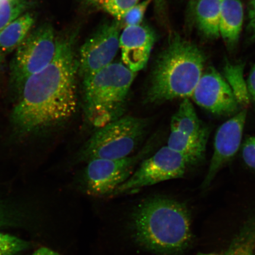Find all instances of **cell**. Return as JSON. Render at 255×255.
<instances>
[{"label":"cell","instance_id":"cell-17","mask_svg":"<svg viewBox=\"0 0 255 255\" xmlns=\"http://www.w3.org/2000/svg\"><path fill=\"white\" fill-rule=\"evenodd\" d=\"M170 129L196 138L207 139V131L197 117L189 98L181 102L179 108L172 117Z\"/></svg>","mask_w":255,"mask_h":255},{"label":"cell","instance_id":"cell-9","mask_svg":"<svg viewBox=\"0 0 255 255\" xmlns=\"http://www.w3.org/2000/svg\"><path fill=\"white\" fill-rule=\"evenodd\" d=\"M120 21L100 25L80 49L79 74L83 78L94 74L113 62L120 48Z\"/></svg>","mask_w":255,"mask_h":255},{"label":"cell","instance_id":"cell-23","mask_svg":"<svg viewBox=\"0 0 255 255\" xmlns=\"http://www.w3.org/2000/svg\"><path fill=\"white\" fill-rule=\"evenodd\" d=\"M152 0H145L141 3H138L130 9L124 15L120 21L121 26L124 24V27L140 25L144 17L146 9Z\"/></svg>","mask_w":255,"mask_h":255},{"label":"cell","instance_id":"cell-10","mask_svg":"<svg viewBox=\"0 0 255 255\" xmlns=\"http://www.w3.org/2000/svg\"><path fill=\"white\" fill-rule=\"evenodd\" d=\"M43 203L0 196V229H17L42 237L49 222Z\"/></svg>","mask_w":255,"mask_h":255},{"label":"cell","instance_id":"cell-29","mask_svg":"<svg viewBox=\"0 0 255 255\" xmlns=\"http://www.w3.org/2000/svg\"><path fill=\"white\" fill-rule=\"evenodd\" d=\"M84 1L86 2L89 3V4L97 5L100 0H84Z\"/></svg>","mask_w":255,"mask_h":255},{"label":"cell","instance_id":"cell-20","mask_svg":"<svg viewBox=\"0 0 255 255\" xmlns=\"http://www.w3.org/2000/svg\"><path fill=\"white\" fill-rule=\"evenodd\" d=\"M33 0H0V30L27 12Z\"/></svg>","mask_w":255,"mask_h":255},{"label":"cell","instance_id":"cell-25","mask_svg":"<svg viewBox=\"0 0 255 255\" xmlns=\"http://www.w3.org/2000/svg\"><path fill=\"white\" fill-rule=\"evenodd\" d=\"M225 255H254L253 244L251 241L239 242Z\"/></svg>","mask_w":255,"mask_h":255},{"label":"cell","instance_id":"cell-12","mask_svg":"<svg viewBox=\"0 0 255 255\" xmlns=\"http://www.w3.org/2000/svg\"><path fill=\"white\" fill-rule=\"evenodd\" d=\"M247 116V110H242L223 123L217 130L214 152L204 186H208L223 165L237 154L240 147Z\"/></svg>","mask_w":255,"mask_h":255},{"label":"cell","instance_id":"cell-13","mask_svg":"<svg viewBox=\"0 0 255 255\" xmlns=\"http://www.w3.org/2000/svg\"><path fill=\"white\" fill-rule=\"evenodd\" d=\"M155 39V32L148 25L140 24L124 28L120 37L124 65L136 73L144 68Z\"/></svg>","mask_w":255,"mask_h":255},{"label":"cell","instance_id":"cell-1","mask_svg":"<svg viewBox=\"0 0 255 255\" xmlns=\"http://www.w3.org/2000/svg\"><path fill=\"white\" fill-rule=\"evenodd\" d=\"M75 40L74 36L58 38L52 62L25 82L10 115L16 135L43 131L65 122L75 113L79 63Z\"/></svg>","mask_w":255,"mask_h":255},{"label":"cell","instance_id":"cell-26","mask_svg":"<svg viewBox=\"0 0 255 255\" xmlns=\"http://www.w3.org/2000/svg\"><path fill=\"white\" fill-rule=\"evenodd\" d=\"M248 31L251 39L255 41V0H251L249 5Z\"/></svg>","mask_w":255,"mask_h":255},{"label":"cell","instance_id":"cell-11","mask_svg":"<svg viewBox=\"0 0 255 255\" xmlns=\"http://www.w3.org/2000/svg\"><path fill=\"white\" fill-rule=\"evenodd\" d=\"M197 105L218 116L237 113L239 105L224 78L215 68L203 72L191 97Z\"/></svg>","mask_w":255,"mask_h":255},{"label":"cell","instance_id":"cell-6","mask_svg":"<svg viewBox=\"0 0 255 255\" xmlns=\"http://www.w3.org/2000/svg\"><path fill=\"white\" fill-rule=\"evenodd\" d=\"M57 41L52 25L46 23L32 30L15 50L9 65V79L18 94L28 78L52 62Z\"/></svg>","mask_w":255,"mask_h":255},{"label":"cell","instance_id":"cell-16","mask_svg":"<svg viewBox=\"0 0 255 255\" xmlns=\"http://www.w3.org/2000/svg\"><path fill=\"white\" fill-rule=\"evenodd\" d=\"M222 0H197L194 17L197 27L209 39L220 37L219 23Z\"/></svg>","mask_w":255,"mask_h":255},{"label":"cell","instance_id":"cell-19","mask_svg":"<svg viewBox=\"0 0 255 255\" xmlns=\"http://www.w3.org/2000/svg\"><path fill=\"white\" fill-rule=\"evenodd\" d=\"M244 68L243 63L226 62L223 68V74L238 104L247 108L250 104L251 95L244 78Z\"/></svg>","mask_w":255,"mask_h":255},{"label":"cell","instance_id":"cell-8","mask_svg":"<svg viewBox=\"0 0 255 255\" xmlns=\"http://www.w3.org/2000/svg\"><path fill=\"white\" fill-rule=\"evenodd\" d=\"M147 149L120 159H94L87 162L84 181L87 193L95 196L113 194L134 172Z\"/></svg>","mask_w":255,"mask_h":255},{"label":"cell","instance_id":"cell-27","mask_svg":"<svg viewBox=\"0 0 255 255\" xmlns=\"http://www.w3.org/2000/svg\"><path fill=\"white\" fill-rule=\"evenodd\" d=\"M247 85L249 92L255 100V65L252 69L248 79Z\"/></svg>","mask_w":255,"mask_h":255},{"label":"cell","instance_id":"cell-21","mask_svg":"<svg viewBox=\"0 0 255 255\" xmlns=\"http://www.w3.org/2000/svg\"><path fill=\"white\" fill-rule=\"evenodd\" d=\"M33 247L31 242L0 232V255H21Z\"/></svg>","mask_w":255,"mask_h":255},{"label":"cell","instance_id":"cell-30","mask_svg":"<svg viewBox=\"0 0 255 255\" xmlns=\"http://www.w3.org/2000/svg\"><path fill=\"white\" fill-rule=\"evenodd\" d=\"M197 255H225V254L224 255H221V254H213V253H211V254L200 253V254H199Z\"/></svg>","mask_w":255,"mask_h":255},{"label":"cell","instance_id":"cell-2","mask_svg":"<svg viewBox=\"0 0 255 255\" xmlns=\"http://www.w3.org/2000/svg\"><path fill=\"white\" fill-rule=\"evenodd\" d=\"M130 225L137 244L159 255L179 254L189 246L192 237L187 207L168 197L143 200L133 210Z\"/></svg>","mask_w":255,"mask_h":255},{"label":"cell","instance_id":"cell-18","mask_svg":"<svg viewBox=\"0 0 255 255\" xmlns=\"http://www.w3.org/2000/svg\"><path fill=\"white\" fill-rule=\"evenodd\" d=\"M206 142L207 139L196 138L170 129L167 146L183 155L191 165L203 158L206 151Z\"/></svg>","mask_w":255,"mask_h":255},{"label":"cell","instance_id":"cell-31","mask_svg":"<svg viewBox=\"0 0 255 255\" xmlns=\"http://www.w3.org/2000/svg\"></svg>","mask_w":255,"mask_h":255},{"label":"cell","instance_id":"cell-14","mask_svg":"<svg viewBox=\"0 0 255 255\" xmlns=\"http://www.w3.org/2000/svg\"><path fill=\"white\" fill-rule=\"evenodd\" d=\"M244 7L240 0H222L220 17V36L233 49L240 37L244 24Z\"/></svg>","mask_w":255,"mask_h":255},{"label":"cell","instance_id":"cell-5","mask_svg":"<svg viewBox=\"0 0 255 255\" xmlns=\"http://www.w3.org/2000/svg\"><path fill=\"white\" fill-rule=\"evenodd\" d=\"M148 125L145 119L123 116L98 128L79 152L78 160L88 162L131 155L144 138Z\"/></svg>","mask_w":255,"mask_h":255},{"label":"cell","instance_id":"cell-22","mask_svg":"<svg viewBox=\"0 0 255 255\" xmlns=\"http://www.w3.org/2000/svg\"><path fill=\"white\" fill-rule=\"evenodd\" d=\"M139 0H100L97 5L116 20L121 21L127 12L138 4Z\"/></svg>","mask_w":255,"mask_h":255},{"label":"cell","instance_id":"cell-24","mask_svg":"<svg viewBox=\"0 0 255 255\" xmlns=\"http://www.w3.org/2000/svg\"><path fill=\"white\" fill-rule=\"evenodd\" d=\"M242 157L248 167L255 169V136L250 137L244 143Z\"/></svg>","mask_w":255,"mask_h":255},{"label":"cell","instance_id":"cell-4","mask_svg":"<svg viewBox=\"0 0 255 255\" xmlns=\"http://www.w3.org/2000/svg\"><path fill=\"white\" fill-rule=\"evenodd\" d=\"M136 73L124 63L113 62L84 78V110L95 128L103 127L123 116Z\"/></svg>","mask_w":255,"mask_h":255},{"label":"cell","instance_id":"cell-15","mask_svg":"<svg viewBox=\"0 0 255 255\" xmlns=\"http://www.w3.org/2000/svg\"><path fill=\"white\" fill-rule=\"evenodd\" d=\"M36 18L26 12L0 30V53L4 56L14 52L33 30Z\"/></svg>","mask_w":255,"mask_h":255},{"label":"cell","instance_id":"cell-3","mask_svg":"<svg viewBox=\"0 0 255 255\" xmlns=\"http://www.w3.org/2000/svg\"><path fill=\"white\" fill-rule=\"evenodd\" d=\"M206 60L205 53L196 44L180 35H173L156 60L146 91V103L191 97Z\"/></svg>","mask_w":255,"mask_h":255},{"label":"cell","instance_id":"cell-7","mask_svg":"<svg viewBox=\"0 0 255 255\" xmlns=\"http://www.w3.org/2000/svg\"><path fill=\"white\" fill-rule=\"evenodd\" d=\"M186 158L168 146L163 147L142 162L113 195L136 192L143 187L183 177L188 165Z\"/></svg>","mask_w":255,"mask_h":255},{"label":"cell","instance_id":"cell-28","mask_svg":"<svg viewBox=\"0 0 255 255\" xmlns=\"http://www.w3.org/2000/svg\"><path fill=\"white\" fill-rule=\"evenodd\" d=\"M30 255H61L57 252L47 247H40Z\"/></svg>","mask_w":255,"mask_h":255}]
</instances>
